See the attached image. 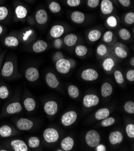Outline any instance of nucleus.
Masks as SVG:
<instances>
[{"instance_id": "c85d7f7f", "label": "nucleus", "mask_w": 134, "mask_h": 151, "mask_svg": "<svg viewBox=\"0 0 134 151\" xmlns=\"http://www.w3.org/2000/svg\"><path fill=\"white\" fill-rule=\"evenodd\" d=\"M88 39L92 42H95L100 39L102 36V33L97 29H92L88 34Z\"/></svg>"}, {"instance_id": "7ed1b4c3", "label": "nucleus", "mask_w": 134, "mask_h": 151, "mask_svg": "<svg viewBox=\"0 0 134 151\" xmlns=\"http://www.w3.org/2000/svg\"><path fill=\"white\" fill-rule=\"evenodd\" d=\"M72 68L70 60L62 58L56 61L55 68L58 72L62 74H66L69 72Z\"/></svg>"}, {"instance_id": "79ce46f5", "label": "nucleus", "mask_w": 134, "mask_h": 151, "mask_svg": "<svg viewBox=\"0 0 134 151\" xmlns=\"http://www.w3.org/2000/svg\"><path fill=\"white\" fill-rule=\"evenodd\" d=\"M125 22L128 25H132L134 23V13L132 12L127 13L125 16Z\"/></svg>"}, {"instance_id": "b1692460", "label": "nucleus", "mask_w": 134, "mask_h": 151, "mask_svg": "<svg viewBox=\"0 0 134 151\" xmlns=\"http://www.w3.org/2000/svg\"><path fill=\"white\" fill-rule=\"evenodd\" d=\"M4 43L7 47L14 48L18 46L19 44V41L16 37L13 36H9L4 39Z\"/></svg>"}, {"instance_id": "8fccbe9b", "label": "nucleus", "mask_w": 134, "mask_h": 151, "mask_svg": "<svg viewBox=\"0 0 134 151\" xmlns=\"http://www.w3.org/2000/svg\"><path fill=\"white\" fill-rule=\"evenodd\" d=\"M126 78L128 81L133 82L134 81V70L130 69L126 73Z\"/></svg>"}, {"instance_id": "49530a36", "label": "nucleus", "mask_w": 134, "mask_h": 151, "mask_svg": "<svg viewBox=\"0 0 134 151\" xmlns=\"http://www.w3.org/2000/svg\"><path fill=\"white\" fill-rule=\"evenodd\" d=\"M100 0H87V5L91 9H95L99 6Z\"/></svg>"}, {"instance_id": "473e14b6", "label": "nucleus", "mask_w": 134, "mask_h": 151, "mask_svg": "<svg viewBox=\"0 0 134 151\" xmlns=\"http://www.w3.org/2000/svg\"><path fill=\"white\" fill-rule=\"evenodd\" d=\"M75 52L77 56L82 57L87 54L88 49L84 45H79L75 48Z\"/></svg>"}, {"instance_id": "2f4dec72", "label": "nucleus", "mask_w": 134, "mask_h": 151, "mask_svg": "<svg viewBox=\"0 0 134 151\" xmlns=\"http://www.w3.org/2000/svg\"><path fill=\"white\" fill-rule=\"evenodd\" d=\"M40 145V140L37 137H31L28 140V146L32 149H36L39 147Z\"/></svg>"}, {"instance_id": "f8f14e48", "label": "nucleus", "mask_w": 134, "mask_h": 151, "mask_svg": "<svg viewBox=\"0 0 134 151\" xmlns=\"http://www.w3.org/2000/svg\"><path fill=\"white\" fill-rule=\"evenodd\" d=\"M35 19L39 25L45 24L48 20V14L47 12L43 9H39L36 13Z\"/></svg>"}, {"instance_id": "6e6552de", "label": "nucleus", "mask_w": 134, "mask_h": 151, "mask_svg": "<svg viewBox=\"0 0 134 151\" xmlns=\"http://www.w3.org/2000/svg\"><path fill=\"white\" fill-rule=\"evenodd\" d=\"M39 71L35 67H29L25 73L26 79L29 82L36 81L39 78Z\"/></svg>"}, {"instance_id": "c9c22d12", "label": "nucleus", "mask_w": 134, "mask_h": 151, "mask_svg": "<svg viewBox=\"0 0 134 151\" xmlns=\"http://www.w3.org/2000/svg\"><path fill=\"white\" fill-rule=\"evenodd\" d=\"M96 53L100 57L105 56L108 53V48L105 44H100L96 48Z\"/></svg>"}, {"instance_id": "6ab92c4d", "label": "nucleus", "mask_w": 134, "mask_h": 151, "mask_svg": "<svg viewBox=\"0 0 134 151\" xmlns=\"http://www.w3.org/2000/svg\"><path fill=\"white\" fill-rule=\"evenodd\" d=\"M48 48V43L43 40H38L32 45V50L35 53L44 52Z\"/></svg>"}, {"instance_id": "a19ab883", "label": "nucleus", "mask_w": 134, "mask_h": 151, "mask_svg": "<svg viewBox=\"0 0 134 151\" xmlns=\"http://www.w3.org/2000/svg\"><path fill=\"white\" fill-rule=\"evenodd\" d=\"M9 9L7 7L4 6H0V21L4 20L9 15Z\"/></svg>"}, {"instance_id": "5701e85b", "label": "nucleus", "mask_w": 134, "mask_h": 151, "mask_svg": "<svg viewBox=\"0 0 134 151\" xmlns=\"http://www.w3.org/2000/svg\"><path fill=\"white\" fill-rule=\"evenodd\" d=\"M115 60L112 57H107L104 59L102 63V67L104 70L106 72H111L115 66Z\"/></svg>"}, {"instance_id": "864d4df0", "label": "nucleus", "mask_w": 134, "mask_h": 151, "mask_svg": "<svg viewBox=\"0 0 134 151\" xmlns=\"http://www.w3.org/2000/svg\"><path fill=\"white\" fill-rule=\"evenodd\" d=\"M54 60H55V61H57V60L60 59V58H63V54L61 52H57L54 56Z\"/></svg>"}, {"instance_id": "a18cd8bd", "label": "nucleus", "mask_w": 134, "mask_h": 151, "mask_svg": "<svg viewBox=\"0 0 134 151\" xmlns=\"http://www.w3.org/2000/svg\"><path fill=\"white\" fill-rule=\"evenodd\" d=\"M126 132L129 138H134V125L133 124H129L126 126Z\"/></svg>"}, {"instance_id": "37998d69", "label": "nucleus", "mask_w": 134, "mask_h": 151, "mask_svg": "<svg viewBox=\"0 0 134 151\" xmlns=\"http://www.w3.org/2000/svg\"><path fill=\"white\" fill-rule=\"evenodd\" d=\"M107 24L111 28H115L117 26L118 21L114 16H110L107 19Z\"/></svg>"}, {"instance_id": "412c9836", "label": "nucleus", "mask_w": 134, "mask_h": 151, "mask_svg": "<svg viewBox=\"0 0 134 151\" xmlns=\"http://www.w3.org/2000/svg\"><path fill=\"white\" fill-rule=\"evenodd\" d=\"M74 144H75V142L72 137H66L62 140L61 142V147L63 150L70 151L73 149Z\"/></svg>"}, {"instance_id": "5fc2aeb1", "label": "nucleus", "mask_w": 134, "mask_h": 151, "mask_svg": "<svg viewBox=\"0 0 134 151\" xmlns=\"http://www.w3.org/2000/svg\"><path fill=\"white\" fill-rule=\"evenodd\" d=\"M130 64L132 66H134V57H132L130 60Z\"/></svg>"}, {"instance_id": "cd10ccee", "label": "nucleus", "mask_w": 134, "mask_h": 151, "mask_svg": "<svg viewBox=\"0 0 134 151\" xmlns=\"http://www.w3.org/2000/svg\"><path fill=\"white\" fill-rule=\"evenodd\" d=\"M110 114V111L107 108H102L95 113V118L97 120H102L108 117Z\"/></svg>"}, {"instance_id": "bb28decb", "label": "nucleus", "mask_w": 134, "mask_h": 151, "mask_svg": "<svg viewBox=\"0 0 134 151\" xmlns=\"http://www.w3.org/2000/svg\"><path fill=\"white\" fill-rule=\"evenodd\" d=\"M13 132V129L9 125H4L0 127V137L2 138H7L11 136Z\"/></svg>"}, {"instance_id": "0eeeda50", "label": "nucleus", "mask_w": 134, "mask_h": 151, "mask_svg": "<svg viewBox=\"0 0 134 151\" xmlns=\"http://www.w3.org/2000/svg\"><path fill=\"white\" fill-rule=\"evenodd\" d=\"M99 97L95 94L86 95L83 98V104L87 108L96 106L99 104Z\"/></svg>"}, {"instance_id": "c03bdc74", "label": "nucleus", "mask_w": 134, "mask_h": 151, "mask_svg": "<svg viewBox=\"0 0 134 151\" xmlns=\"http://www.w3.org/2000/svg\"><path fill=\"white\" fill-rule=\"evenodd\" d=\"M114 34L111 31H107L103 36V40L105 43H109L113 41Z\"/></svg>"}, {"instance_id": "72a5a7b5", "label": "nucleus", "mask_w": 134, "mask_h": 151, "mask_svg": "<svg viewBox=\"0 0 134 151\" xmlns=\"http://www.w3.org/2000/svg\"><path fill=\"white\" fill-rule=\"evenodd\" d=\"M48 8L53 13H58L62 10L61 5L55 1H52L49 4Z\"/></svg>"}, {"instance_id": "de8ad7c7", "label": "nucleus", "mask_w": 134, "mask_h": 151, "mask_svg": "<svg viewBox=\"0 0 134 151\" xmlns=\"http://www.w3.org/2000/svg\"><path fill=\"white\" fill-rule=\"evenodd\" d=\"M81 3V0H67L66 4L70 7H76Z\"/></svg>"}, {"instance_id": "2eb2a0df", "label": "nucleus", "mask_w": 134, "mask_h": 151, "mask_svg": "<svg viewBox=\"0 0 134 151\" xmlns=\"http://www.w3.org/2000/svg\"><path fill=\"white\" fill-rule=\"evenodd\" d=\"M22 110V106L19 102H13L9 104L6 109L8 114H14L20 113Z\"/></svg>"}, {"instance_id": "7c9ffc66", "label": "nucleus", "mask_w": 134, "mask_h": 151, "mask_svg": "<svg viewBox=\"0 0 134 151\" xmlns=\"http://www.w3.org/2000/svg\"><path fill=\"white\" fill-rule=\"evenodd\" d=\"M67 92L69 95L73 99L77 98L80 95L79 88L75 85H70L69 86Z\"/></svg>"}, {"instance_id": "603ef678", "label": "nucleus", "mask_w": 134, "mask_h": 151, "mask_svg": "<svg viewBox=\"0 0 134 151\" xmlns=\"http://www.w3.org/2000/svg\"><path fill=\"white\" fill-rule=\"evenodd\" d=\"M96 151H106L107 150V147L105 146L102 144H99L96 147Z\"/></svg>"}, {"instance_id": "423d86ee", "label": "nucleus", "mask_w": 134, "mask_h": 151, "mask_svg": "<svg viewBox=\"0 0 134 151\" xmlns=\"http://www.w3.org/2000/svg\"><path fill=\"white\" fill-rule=\"evenodd\" d=\"M16 127L21 131H29L34 127V122L32 120L27 118H20L16 124Z\"/></svg>"}, {"instance_id": "f3484780", "label": "nucleus", "mask_w": 134, "mask_h": 151, "mask_svg": "<svg viewBox=\"0 0 134 151\" xmlns=\"http://www.w3.org/2000/svg\"><path fill=\"white\" fill-rule=\"evenodd\" d=\"M45 80L47 85L51 88H56L59 85V82L55 75L52 72H48L46 75Z\"/></svg>"}, {"instance_id": "e433bc0d", "label": "nucleus", "mask_w": 134, "mask_h": 151, "mask_svg": "<svg viewBox=\"0 0 134 151\" xmlns=\"http://www.w3.org/2000/svg\"><path fill=\"white\" fill-rule=\"evenodd\" d=\"M115 122V120L114 117H108L105 119L102 120L100 124L103 127H108L114 125Z\"/></svg>"}, {"instance_id": "58836bf2", "label": "nucleus", "mask_w": 134, "mask_h": 151, "mask_svg": "<svg viewBox=\"0 0 134 151\" xmlns=\"http://www.w3.org/2000/svg\"><path fill=\"white\" fill-rule=\"evenodd\" d=\"M9 90L6 86H0V99H6L9 96Z\"/></svg>"}, {"instance_id": "393cba45", "label": "nucleus", "mask_w": 134, "mask_h": 151, "mask_svg": "<svg viewBox=\"0 0 134 151\" xmlns=\"http://www.w3.org/2000/svg\"><path fill=\"white\" fill-rule=\"evenodd\" d=\"M64 43L66 46L69 47H72L76 44L78 41V36L73 33H70L65 36L64 37Z\"/></svg>"}, {"instance_id": "39448f33", "label": "nucleus", "mask_w": 134, "mask_h": 151, "mask_svg": "<svg viewBox=\"0 0 134 151\" xmlns=\"http://www.w3.org/2000/svg\"><path fill=\"white\" fill-rule=\"evenodd\" d=\"M99 77L98 72L94 69L88 68L84 70L81 73V78L86 81H93Z\"/></svg>"}, {"instance_id": "4d7b16f0", "label": "nucleus", "mask_w": 134, "mask_h": 151, "mask_svg": "<svg viewBox=\"0 0 134 151\" xmlns=\"http://www.w3.org/2000/svg\"><path fill=\"white\" fill-rule=\"evenodd\" d=\"M28 1H32V0H28Z\"/></svg>"}, {"instance_id": "6e6d98bb", "label": "nucleus", "mask_w": 134, "mask_h": 151, "mask_svg": "<svg viewBox=\"0 0 134 151\" xmlns=\"http://www.w3.org/2000/svg\"><path fill=\"white\" fill-rule=\"evenodd\" d=\"M3 31H4L3 27V26L1 24H0V36H1L3 34Z\"/></svg>"}, {"instance_id": "a211bd4d", "label": "nucleus", "mask_w": 134, "mask_h": 151, "mask_svg": "<svg viewBox=\"0 0 134 151\" xmlns=\"http://www.w3.org/2000/svg\"><path fill=\"white\" fill-rule=\"evenodd\" d=\"M70 18L73 22L77 24H81L84 22L85 20V14L78 10H75L71 13Z\"/></svg>"}, {"instance_id": "4c0bfd02", "label": "nucleus", "mask_w": 134, "mask_h": 151, "mask_svg": "<svg viewBox=\"0 0 134 151\" xmlns=\"http://www.w3.org/2000/svg\"><path fill=\"white\" fill-rule=\"evenodd\" d=\"M124 110L128 114L134 113V102L132 101H127L124 105Z\"/></svg>"}, {"instance_id": "20e7f679", "label": "nucleus", "mask_w": 134, "mask_h": 151, "mask_svg": "<svg viewBox=\"0 0 134 151\" xmlns=\"http://www.w3.org/2000/svg\"><path fill=\"white\" fill-rule=\"evenodd\" d=\"M78 114L75 111H69L64 113L61 119L62 124L65 127H69L76 122Z\"/></svg>"}, {"instance_id": "4468645a", "label": "nucleus", "mask_w": 134, "mask_h": 151, "mask_svg": "<svg viewBox=\"0 0 134 151\" xmlns=\"http://www.w3.org/2000/svg\"><path fill=\"white\" fill-rule=\"evenodd\" d=\"M123 140V135L119 131L111 132L109 135V142L113 145L120 144Z\"/></svg>"}, {"instance_id": "9d476101", "label": "nucleus", "mask_w": 134, "mask_h": 151, "mask_svg": "<svg viewBox=\"0 0 134 151\" xmlns=\"http://www.w3.org/2000/svg\"><path fill=\"white\" fill-rule=\"evenodd\" d=\"M43 109L44 112L48 115L54 116L58 111V104L54 101H49L44 104Z\"/></svg>"}, {"instance_id": "9b49d317", "label": "nucleus", "mask_w": 134, "mask_h": 151, "mask_svg": "<svg viewBox=\"0 0 134 151\" xmlns=\"http://www.w3.org/2000/svg\"><path fill=\"white\" fill-rule=\"evenodd\" d=\"M14 66L11 61H6L4 63L1 69V73L3 77L7 78L11 77L14 73Z\"/></svg>"}, {"instance_id": "4be33fe9", "label": "nucleus", "mask_w": 134, "mask_h": 151, "mask_svg": "<svg viewBox=\"0 0 134 151\" xmlns=\"http://www.w3.org/2000/svg\"><path fill=\"white\" fill-rule=\"evenodd\" d=\"M113 88L111 84L109 83H104L100 88V94L102 97L106 98L112 95Z\"/></svg>"}, {"instance_id": "ddd939ff", "label": "nucleus", "mask_w": 134, "mask_h": 151, "mask_svg": "<svg viewBox=\"0 0 134 151\" xmlns=\"http://www.w3.org/2000/svg\"><path fill=\"white\" fill-rule=\"evenodd\" d=\"M10 146L14 151H28V145L22 140L15 139L10 142Z\"/></svg>"}, {"instance_id": "aec40b11", "label": "nucleus", "mask_w": 134, "mask_h": 151, "mask_svg": "<svg viewBox=\"0 0 134 151\" xmlns=\"http://www.w3.org/2000/svg\"><path fill=\"white\" fill-rule=\"evenodd\" d=\"M14 13H15L16 17L18 19H24L27 16L28 10L24 6L18 5L14 9Z\"/></svg>"}, {"instance_id": "3c124183", "label": "nucleus", "mask_w": 134, "mask_h": 151, "mask_svg": "<svg viewBox=\"0 0 134 151\" xmlns=\"http://www.w3.org/2000/svg\"><path fill=\"white\" fill-rule=\"evenodd\" d=\"M118 1L121 6L125 7H128L131 4L130 0H118Z\"/></svg>"}, {"instance_id": "1a4fd4ad", "label": "nucleus", "mask_w": 134, "mask_h": 151, "mask_svg": "<svg viewBox=\"0 0 134 151\" xmlns=\"http://www.w3.org/2000/svg\"><path fill=\"white\" fill-rule=\"evenodd\" d=\"M100 9L102 14L108 15L114 10V4L111 0H102L100 3Z\"/></svg>"}, {"instance_id": "09e8293b", "label": "nucleus", "mask_w": 134, "mask_h": 151, "mask_svg": "<svg viewBox=\"0 0 134 151\" xmlns=\"http://www.w3.org/2000/svg\"><path fill=\"white\" fill-rule=\"evenodd\" d=\"M63 45V40L60 38H57L54 42V47L57 50L61 49Z\"/></svg>"}, {"instance_id": "c756f323", "label": "nucleus", "mask_w": 134, "mask_h": 151, "mask_svg": "<svg viewBox=\"0 0 134 151\" xmlns=\"http://www.w3.org/2000/svg\"><path fill=\"white\" fill-rule=\"evenodd\" d=\"M114 51L115 55L120 58H125L128 55V53L126 50H125V48L121 46V45L115 46L114 49Z\"/></svg>"}, {"instance_id": "dca6fc26", "label": "nucleus", "mask_w": 134, "mask_h": 151, "mask_svg": "<svg viewBox=\"0 0 134 151\" xmlns=\"http://www.w3.org/2000/svg\"><path fill=\"white\" fill-rule=\"evenodd\" d=\"M65 28L62 25H55L50 29V36L54 39L59 38L64 33Z\"/></svg>"}, {"instance_id": "f257e3e1", "label": "nucleus", "mask_w": 134, "mask_h": 151, "mask_svg": "<svg viewBox=\"0 0 134 151\" xmlns=\"http://www.w3.org/2000/svg\"><path fill=\"white\" fill-rule=\"evenodd\" d=\"M85 140L89 147H96L100 143V135L97 131L92 129L87 132Z\"/></svg>"}, {"instance_id": "a878e982", "label": "nucleus", "mask_w": 134, "mask_h": 151, "mask_svg": "<svg viewBox=\"0 0 134 151\" xmlns=\"http://www.w3.org/2000/svg\"><path fill=\"white\" fill-rule=\"evenodd\" d=\"M24 105L27 111H32L36 109V102L33 98L28 97L24 101Z\"/></svg>"}, {"instance_id": "f704fd0d", "label": "nucleus", "mask_w": 134, "mask_h": 151, "mask_svg": "<svg viewBox=\"0 0 134 151\" xmlns=\"http://www.w3.org/2000/svg\"><path fill=\"white\" fill-rule=\"evenodd\" d=\"M118 35L122 40H128L131 37L130 32L126 28H121L118 32Z\"/></svg>"}, {"instance_id": "ea45409f", "label": "nucleus", "mask_w": 134, "mask_h": 151, "mask_svg": "<svg viewBox=\"0 0 134 151\" xmlns=\"http://www.w3.org/2000/svg\"><path fill=\"white\" fill-rule=\"evenodd\" d=\"M114 76L115 81L118 84H121L124 82V77L121 71L119 70H116L114 73Z\"/></svg>"}, {"instance_id": "f03ea898", "label": "nucleus", "mask_w": 134, "mask_h": 151, "mask_svg": "<svg viewBox=\"0 0 134 151\" xmlns=\"http://www.w3.org/2000/svg\"><path fill=\"white\" fill-rule=\"evenodd\" d=\"M44 140L48 143H54L59 139V133L58 131L52 128H48L44 129L43 132Z\"/></svg>"}]
</instances>
